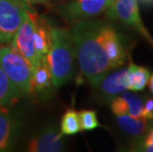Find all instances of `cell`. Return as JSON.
<instances>
[{
    "label": "cell",
    "instance_id": "obj_5",
    "mask_svg": "<svg viewBox=\"0 0 153 152\" xmlns=\"http://www.w3.org/2000/svg\"><path fill=\"white\" fill-rule=\"evenodd\" d=\"M106 12L110 19L120 20L133 28L153 47V38L141 20L137 0H114Z\"/></svg>",
    "mask_w": 153,
    "mask_h": 152
},
{
    "label": "cell",
    "instance_id": "obj_8",
    "mask_svg": "<svg viewBox=\"0 0 153 152\" xmlns=\"http://www.w3.org/2000/svg\"><path fill=\"white\" fill-rule=\"evenodd\" d=\"M102 37L111 67L112 69L119 68L125 63L128 56L125 39L114 26L106 22H103Z\"/></svg>",
    "mask_w": 153,
    "mask_h": 152
},
{
    "label": "cell",
    "instance_id": "obj_1",
    "mask_svg": "<svg viewBox=\"0 0 153 152\" xmlns=\"http://www.w3.org/2000/svg\"><path fill=\"white\" fill-rule=\"evenodd\" d=\"M103 21H75L70 29L75 59L81 73L95 86L112 70L102 37Z\"/></svg>",
    "mask_w": 153,
    "mask_h": 152
},
{
    "label": "cell",
    "instance_id": "obj_16",
    "mask_svg": "<svg viewBox=\"0 0 153 152\" xmlns=\"http://www.w3.org/2000/svg\"><path fill=\"white\" fill-rule=\"evenodd\" d=\"M116 117L122 130L136 137L144 133L149 125V121L143 117H133L131 115H122Z\"/></svg>",
    "mask_w": 153,
    "mask_h": 152
},
{
    "label": "cell",
    "instance_id": "obj_9",
    "mask_svg": "<svg viewBox=\"0 0 153 152\" xmlns=\"http://www.w3.org/2000/svg\"><path fill=\"white\" fill-rule=\"evenodd\" d=\"M21 122L8 108L0 109V152L11 151L19 140Z\"/></svg>",
    "mask_w": 153,
    "mask_h": 152
},
{
    "label": "cell",
    "instance_id": "obj_18",
    "mask_svg": "<svg viewBox=\"0 0 153 152\" xmlns=\"http://www.w3.org/2000/svg\"><path fill=\"white\" fill-rule=\"evenodd\" d=\"M60 132L62 135H73L82 131L79 114L74 109H68L60 121Z\"/></svg>",
    "mask_w": 153,
    "mask_h": 152
},
{
    "label": "cell",
    "instance_id": "obj_11",
    "mask_svg": "<svg viewBox=\"0 0 153 152\" xmlns=\"http://www.w3.org/2000/svg\"><path fill=\"white\" fill-rule=\"evenodd\" d=\"M126 68H119L110 71L94 87L96 97L103 103H110L112 100L123 92L126 91L123 77Z\"/></svg>",
    "mask_w": 153,
    "mask_h": 152
},
{
    "label": "cell",
    "instance_id": "obj_15",
    "mask_svg": "<svg viewBox=\"0 0 153 152\" xmlns=\"http://www.w3.org/2000/svg\"><path fill=\"white\" fill-rule=\"evenodd\" d=\"M149 77H150V72L146 67L129 62V65L126 69L125 77H123L126 89L133 92L141 91L147 85Z\"/></svg>",
    "mask_w": 153,
    "mask_h": 152
},
{
    "label": "cell",
    "instance_id": "obj_23",
    "mask_svg": "<svg viewBox=\"0 0 153 152\" xmlns=\"http://www.w3.org/2000/svg\"><path fill=\"white\" fill-rule=\"evenodd\" d=\"M147 85L149 87V90H150V92L152 93V95H153V74H152V75H150V77H149Z\"/></svg>",
    "mask_w": 153,
    "mask_h": 152
},
{
    "label": "cell",
    "instance_id": "obj_20",
    "mask_svg": "<svg viewBox=\"0 0 153 152\" xmlns=\"http://www.w3.org/2000/svg\"><path fill=\"white\" fill-rule=\"evenodd\" d=\"M80 119V125L82 130H93L100 127V122L97 114L93 110H82L78 112Z\"/></svg>",
    "mask_w": 153,
    "mask_h": 152
},
{
    "label": "cell",
    "instance_id": "obj_4",
    "mask_svg": "<svg viewBox=\"0 0 153 152\" xmlns=\"http://www.w3.org/2000/svg\"><path fill=\"white\" fill-rule=\"evenodd\" d=\"M28 0H0V47L10 44L27 13L34 10Z\"/></svg>",
    "mask_w": 153,
    "mask_h": 152
},
{
    "label": "cell",
    "instance_id": "obj_7",
    "mask_svg": "<svg viewBox=\"0 0 153 152\" xmlns=\"http://www.w3.org/2000/svg\"><path fill=\"white\" fill-rule=\"evenodd\" d=\"M114 0H70L57 6L56 10L68 21L95 17L106 12Z\"/></svg>",
    "mask_w": 153,
    "mask_h": 152
},
{
    "label": "cell",
    "instance_id": "obj_10",
    "mask_svg": "<svg viewBox=\"0 0 153 152\" xmlns=\"http://www.w3.org/2000/svg\"><path fill=\"white\" fill-rule=\"evenodd\" d=\"M28 151L31 152H58L63 150L64 138L55 125L44 128L29 141Z\"/></svg>",
    "mask_w": 153,
    "mask_h": 152
},
{
    "label": "cell",
    "instance_id": "obj_22",
    "mask_svg": "<svg viewBox=\"0 0 153 152\" xmlns=\"http://www.w3.org/2000/svg\"><path fill=\"white\" fill-rule=\"evenodd\" d=\"M31 4H44V5H47L50 0H28Z\"/></svg>",
    "mask_w": 153,
    "mask_h": 152
},
{
    "label": "cell",
    "instance_id": "obj_3",
    "mask_svg": "<svg viewBox=\"0 0 153 152\" xmlns=\"http://www.w3.org/2000/svg\"><path fill=\"white\" fill-rule=\"evenodd\" d=\"M0 68L16 86L22 97L32 95L33 67L10 44L0 47Z\"/></svg>",
    "mask_w": 153,
    "mask_h": 152
},
{
    "label": "cell",
    "instance_id": "obj_14",
    "mask_svg": "<svg viewBox=\"0 0 153 152\" xmlns=\"http://www.w3.org/2000/svg\"><path fill=\"white\" fill-rule=\"evenodd\" d=\"M51 44V26L44 18L38 16L34 32V44L38 59L47 56Z\"/></svg>",
    "mask_w": 153,
    "mask_h": 152
},
{
    "label": "cell",
    "instance_id": "obj_21",
    "mask_svg": "<svg viewBox=\"0 0 153 152\" xmlns=\"http://www.w3.org/2000/svg\"><path fill=\"white\" fill-rule=\"evenodd\" d=\"M141 117L145 118L148 121L153 119V97H144Z\"/></svg>",
    "mask_w": 153,
    "mask_h": 152
},
{
    "label": "cell",
    "instance_id": "obj_2",
    "mask_svg": "<svg viewBox=\"0 0 153 152\" xmlns=\"http://www.w3.org/2000/svg\"><path fill=\"white\" fill-rule=\"evenodd\" d=\"M74 59L75 53L70 31L51 27V44L47 59L55 89L64 85L73 77Z\"/></svg>",
    "mask_w": 153,
    "mask_h": 152
},
{
    "label": "cell",
    "instance_id": "obj_24",
    "mask_svg": "<svg viewBox=\"0 0 153 152\" xmlns=\"http://www.w3.org/2000/svg\"><path fill=\"white\" fill-rule=\"evenodd\" d=\"M140 1L145 5H153V0H140Z\"/></svg>",
    "mask_w": 153,
    "mask_h": 152
},
{
    "label": "cell",
    "instance_id": "obj_6",
    "mask_svg": "<svg viewBox=\"0 0 153 152\" xmlns=\"http://www.w3.org/2000/svg\"><path fill=\"white\" fill-rule=\"evenodd\" d=\"M37 18L38 15L34 10L29 11L10 43V46L17 50L29 61L33 67V70L39 62L34 44V32Z\"/></svg>",
    "mask_w": 153,
    "mask_h": 152
},
{
    "label": "cell",
    "instance_id": "obj_17",
    "mask_svg": "<svg viewBox=\"0 0 153 152\" xmlns=\"http://www.w3.org/2000/svg\"><path fill=\"white\" fill-rule=\"evenodd\" d=\"M22 98L18 89L0 68V109L9 108Z\"/></svg>",
    "mask_w": 153,
    "mask_h": 152
},
{
    "label": "cell",
    "instance_id": "obj_19",
    "mask_svg": "<svg viewBox=\"0 0 153 152\" xmlns=\"http://www.w3.org/2000/svg\"><path fill=\"white\" fill-rule=\"evenodd\" d=\"M131 151L153 152V119L144 133L136 137L131 146Z\"/></svg>",
    "mask_w": 153,
    "mask_h": 152
},
{
    "label": "cell",
    "instance_id": "obj_12",
    "mask_svg": "<svg viewBox=\"0 0 153 152\" xmlns=\"http://www.w3.org/2000/svg\"><path fill=\"white\" fill-rule=\"evenodd\" d=\"M31 86L32 95L35 94L42 99H48L53 94V89H55L47 56L39 59L38 64L33 70Z\"/></svg>",
    "mask_w": 153,
    "mask_h": 152
},
{
    "label": "cell",
    "instance_id": "obj_13",
    "mask_svg": "<svg viewBox=\"0 0 153 152\" xmlns=\"http://www.w3.org/2000/svg\"><path fill=\"white\" fill-rule=\"evenodd\" d=\"M144 97L131 92H123L110 102L111 110L115 116L131 115L141 117V111Z\"/></svg>",
    "mask_w": 153,
    "mask_h": 152
}]
</instances>
